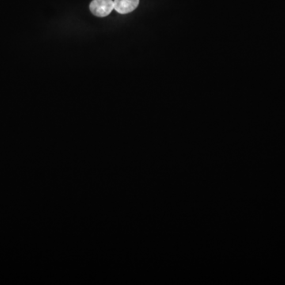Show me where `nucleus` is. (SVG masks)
<instances>
[{
    "label": "nucleus",
    "mask_w": 285,
    "mask_h": 285,
    "mask_svg": "<svg viewBox=\"0 0 285 285\" xmlns=\"http://www.w3.org/2000/svg\"><path fill=\"white\" fill-rule=\"evenodd\" d=\"M90 10L94 16L107 17L114 10V2L112 0H94L90 5Z\"/></svg>",
    "instance_id": "nucleus-1"
},
{
    "label": "nucleus",
    "mask_w": 285,
    "mask_h": 285,
    "mask_svg": "<svg viewBox=\"0 0 285 285\" xmlns=\"http://www.w3.org/2000/svg\"><path fill=\"white\" fill-rule=\"evenodd\" d=\"M139 4L140 0H115L114 10L120 14H127L134 12Z\"/></svg>",
    "instance_id": "nucleus-2"
}]
</instances>
